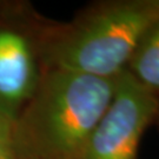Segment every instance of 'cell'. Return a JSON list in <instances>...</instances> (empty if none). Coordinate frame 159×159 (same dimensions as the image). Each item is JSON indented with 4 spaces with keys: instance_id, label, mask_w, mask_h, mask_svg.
<instances>
[{
    "instance_id": "8992f818",
    "label": "cell",
    "mask_w": 159,
    "mask_h": 159,
    "mask_svg": "<svg viewBox=\"0 0 159 159\" xmlns=\"http://www.w3.org/2000/svg\"><path fill=\"white\" fill-rule=\"evenodd\" d=\"M0 159H17L14 140H13V123L0 113Z\"/></svg>"
},
{
    "instance_id": "277c9868",
    "label": "cell",
    "mask_w": 159,
    "mask_h": 159,
    "mask_svg": "<svg viewBox=\"0 0 159 159\" xmlns=\"http://www.w3.org/2000/svg\"><path fill=\"white\" fill-rule=\"evenodd\" d=\"M39 81L29 40L17 31L0 29V113L14 123Z\"/></svg>"
},
{
    "instance_id": "7a4b0ae2",
    "label": "cell",
    "mask_w": 159,
    "mask_h": 159,
    "mask_svg": "<svg viewBox=\"0 0 159 159\" xmlns=\"http://www.w3.org/2000/svg\"><path fill=\"white\" fill-rule=\"evenodd\" d=\"M159 19V0H108L56 30L46 43L48 68L114 79L124 73L143 34Z\"/></svg>"
},
{
    "instance_id": "5b68a950",
    "label": "cell",
    "mask_w": 159,
    "mask_h": 159,
    "mask_svg": "<svg viewBox=\"0 0 159 159\" xmlns=\"http://www.w3.org/2000/svg\"><path fill=\"white\" fill-rule=\"evenodd\" d=\"M125 72L144 89L159 97V19L143 34Z\"/></svg>"
},
{
    "instance_id": "3957f363",
    "label": "cell",
    "mask_w": 159,
    "mask_h": 159,
    "mask_svg": "<svg viewBox=\"0 0 159 159\" xmlns=\"http://www.w3.org/2000/svg\"><path fill=\"white\" fill-rule=\"evenodd\" d=\"M158 110V97L127 72L117 78L107 110L92 131L78 159H137L145 131Z\"/></svg>"
},
{
    "instance_id": "52a82bcc",
    "label": "cell",
    "mask_w": 159,
    "mask_h": 159,
    "mask_svg": "<svg viewBox=\"0 0 159 159\" xmlns=\"http://www.w3.org/2000/svg\"><path fill=\"white\" fill-rule=\"evenodd\" d=\"M154 124L158 126L159 129V97H158V110H157V116H156V119H154Z\"/></svg>"
},
{
    "instance_id": "6da1fadb",
    "label": "cell",
    "mask_w": 159,
    "mask_h": 159,
    "mask_svg": "<svg viewBox=\"0 0 159 159\" xmlns=\"http://www.w3.org/2000/svg\"><path fill=\"white\" fill-rule=\"evenodd\" d=\"M117 78L48 68L13 123L17 159L79 158L112 100Z\"/></svg>"
}]
</instances>
